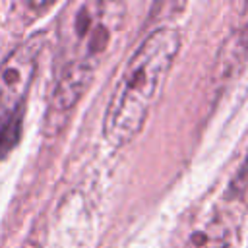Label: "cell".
Here are the masks:
<instances>
[{
    "label": "cell",
    "mask_w": 248,
    "mask_h": 248,
    "mask_svg": "<svg viewBox=\"0 0 248 248\" xmlns=\"http://www.w3.org/2000/svg\"><path fill=\"white\" fill-rule=\"evenodd\" d=\"M178 46V33L172 27H159L151 31L130 56L103 120V136L110 145L120 147L130 143L143 128Z\"/></svg>",
    "instance_id": "2"
},
{
    "label": "cell",
    "mask_w": 248,
    "mask_h": 248,
    "mask_svg": "<svg viewBox=\"0 0 248 248\" xmlns=\"http://www.w3.org/2000/svg\"><path fill=\"white\" fill-rule=\"evenodd\" d=\"M219 246H221V231H217L213 225L196 231L186 244V248H219Z\"/></svg>",
    "instance_id": "4"
},
{
    "label": "cell",
    "mask_w": 248,
    "mask_h": 248,
    "mask_svg": "<svg viewBox=\"0 0 248 248\" xmlns=\"http://www.w3.org/2000/svg\"><path fill=\"white\" fill-rule=\"evenodd\" d=\"M124 8L116 2L70 4L60 19L52 112H68L89 85L97 66L122 23Z\"/></svg>",
    "instance_id": "1"
},
{
    "label": "cell",
    "mask_w": 248,
    "mask_h": 248,
    "mask_svg": "<svg viewBox=\"0 0 248 248\" xmlns=\"http://www.w3.org/2000/svg\"><path fill=\"white\" fill-rule=\"evenodd\" d=\"M43 41V33L29 37L0 64V159L19 141L27 93L37 72Z\"/></svg>",
    "instance_id": "3"
}]
</instances>
